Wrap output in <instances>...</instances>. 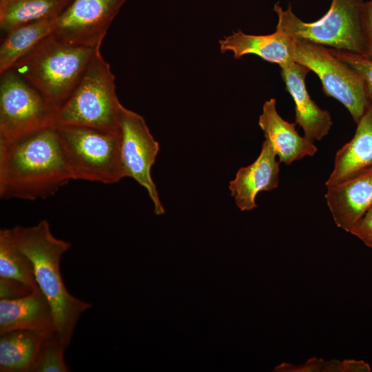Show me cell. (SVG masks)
<instances>
[{
  "label": "cell",
  "mask_w": 372,
  "mask_h": 372,
  "mask_svg": "<svg viewBox=\"0 0 372 372\" xmlns=\"http://www.w3.org/2000/svg\"><path fill=\"white\" fill-rule=\"evenodd\" d=\"M71 180L55 126L0 141L1 198H46Z\"/></svg>",
  "instance_id": "obj_1"
},
{
  "label": "cell",
  "mask_w": 372,
  "mask_h": 372,
  "mask_svg": "<svg viewBox=\"0 0 372 372\" xmlns=\"http://www.w3.org/2000/svg\"><path fill=\"white\" fill-rule=\"evenodd\" d=\"M11 230L17 245L32 263L37 283L51 306L56 333L68 348L81 315L92 306L72 296L61 277V258L72 245L56 238L46 220Z\"/></svg>",
  "instance_id": "obj_2"
},
{
  "label": "cell",
  "mask_w": 372,
  "mask_h": 372,
  "mask_svg": "<svg viewBox=\"0 0 372 372\" xmlns=\"http://www.w3.org/2000/svg\"><path fill=\"white\" fill-rule=\"evenodd\" d=\"M67 44L52 34L11 68L34 87L54 114L74 90L95 51Z\"/></svg>",
  "instance_id": "obj_3"
},
{
  "label": "cell",
  "mask_w": 372,
  "mask_h": 372,
  "mask_svg": "<svg viewBox=\"0 0 372 372\" xmlns=\"http://www.w3.org/2000/svg\"><path fill=\"white\" fill-rule=\"evenodd\" d=\"M121 105L115 76L98 48L70 96L54 114L52 125L117 130Z\"/></svg>",
  "instance_id": "obj_4"
},
{
  "label": "cell",
  "mask_w": 372,
  "mask_h": 372,
  "mask_svg": "<svg viewBox=\"0 0 372 372\" xmlns=\"http://www.w3.org/2000/svg\"><path fill=\"white\" fill-rule=\"evenodd\" d=\"M363 0H332L327 13L313 22H304L278 2L276 30L296 41L320 45L338 51L362 55L365 50L362 14Z\"/></svg>",
  "instance_id": "obj_5"
},
{
  "label": "cell",
  "mask_w": 372,
  "mask_h": 372,
  "mask_svg": "<svg viewBox=\"0 0 372 372\" xmlns=\"http://www.w3.org/2000/svg\"><path fill=\"white\" fill-rule=\"evenodd\" d=\"M54 126L59 134L72 180L113 184L125 178L118 128Z\"/></svg>",
  "instance_id": "obj_6"
},
{
  "label": "cell",
  "mask_w": 372,
  "mask_h": 372,
  "mask_svg": "<svg viewBox=\"0 0 372 372\" xmlns=\"http://www.w3.org/2000/svg\"><path fill=\"white\" fill-rule=\"evenodd\" d=\"M294 61L313 72L324 94L341 103L358 123L368 102L362 80L350 66L328 48L298 41H296Z\"/></svg>",
  "instance_id": "obj_7"
},
{
  "label": "cell",
  "mask_w": 372,
  "mask_h": 372,
  "mask_svg": "<svg viewBox=\"0 0 372 372\" xmlns=\"http://www.w3.org/2000/svg\"><path fill=\"white\" fill-rule=\"evenodd\" d=\"M0 141L51 125L54 112L13 69L0 74Z\"/></svg>",
  "instance_id": "obj_8"
},
{
  "label": "cell",
  "mask_w": 372,
  "mask_h": 372,
  "mask_svg": "<svg viewBox=\"0 0 372 372\" xmlns=\"http://www.w3.org/2000/svg\"><path fill=\"white\" fill-rule=\"evenodd\" d=\"M118 129L121 135V157L125 178H133L144 187L154 205L156 215L165 213L151 169L159 152L144 118L122 104L119 110Z\"/></svg>",
  "instance_id": "obj_9"
},
{
  "label": "cell",
  "mask_w": 372,
  "mask_h": 372,
  "mask_svg": "<svg viewBox=\"0 0 372 372\" xmlns=\"http://www.w3.org/2000/svg\"><path fill=\"white\" fill-rule=\"evenodd\" d=\"M127 0H73L56 19L52 34L67 44L101 48L107 30Z\"/></svg>",
  "instance_id": "obj_10"
},
{
  "label": "cell",
  "mask_w": 372,
  "mask_h": 372,
  "mask_svg": "<svg viewBox=\"0 0 372 372\" xmlns=\"http://www.w3.org/2000/svg\"><path fill=\"white\" fill-rule=\"evenodd\" d=\"M271 145L266 140L257 158L249 165L240 167L229 183L231 196L241 211L258 207L256 198L260 192H270L279 183L280 161Z\"/></svg>",
  "instance_id": "obj_11"
},
{
  "label": "cell",
  "mask_w": 372,
  "mask_h": 372,
  "mask_svg": "<svg viewBox=\"0 0 372 372\" xmlns=\"http://www.w3.org/2000/svg\"><path fill=\"white\" fill-rule=\"evenodd\" d=\"M280 68L286 90L295 104V123L302 128L307 138L313 142L322 140L329 134L333 122L329 112L321 109L307 90L305 79L310 70L296 61Z\"/></svg>",
  "instance_id": "obj_12"
},
{
  "label": "cell",
  "mask_w": 372,
  "mask_h": 372,
  "mask_svg": "<svg viewBox=\"0 0 372 372\" xmlns=\"http://www.w3.org/2000/svg\"><path fill=\"white\" fill-rule=\"evenodd\" d=\"M324 197L335 225L349 232L372 205V168L327 186Z\"/></svg>",
  "instance_id": "obj_13"
},
{
  "label": "cell",
  "mask_w": 372,
  "mask_h": 372,
  "mask_svg": "<svg viewBox=\"0 0 372 372\" xmlns=\"http://www.w3.org/2000/svg\"><path fill=\"white\" fill-rule=\"evenodd\" d=\"M258 125L280 163L289 165L304 157L313 156L318 151L313 141L299 134L296 123L285 121L278 114L274 98L264 103Z\"/></svg>",
  "instance_id": "obj_14"
},
{
  "label": "cell",
  "mask_w": 372,
  "mask_h": 372,
  "mask_svg": "<svg viewBox=\"0 0 372 372\" xmlns=\"http://www.w3.org/2000/svg\"><path fill=\"white\" fill-rule=\"evenodd\" d=\"M17 330L56 332L51 306L41 291L17 299H0V335Z\"/></svg>",
  "instance_id": "obj_15"
},
{
  "label": "cell",
  "mask_w": 372,
  "mask_h": 372,
  "mask_svg": "<svg viewBox=\"0 0 372 372\" xmlns=\"http://www.w3.org/2000/svg\"><path fill=\"white\" fill-rule=\"evenodd\" d=\"M295 45L293 38L277 30L266 35L248 34L238 30L219 41L220 51L231 52L236 59L255 54L279 67L295 61Z\"/></svg>",
  "instance_id": "obj_16"
},
{
  "label": "cell",
  "mask_w": 372,
  "mask_h": 372,
  "mask_svg": "<svg viewBox=\"0 0 372 372\" xmlns=\"http://www.w3.org/2000/svg\"><path fill=\"white\" fill-rule=\"evenodd\" d=\"M372 168V107L369 105L357 123L353 138L335 156L333 168L325 185L342 183Z\"/></svg>",
  "instance_id": "obj_17"
},
{
  "label": "cell",
  "mask_w": 372,
  "mask_h": 372,
  "mask_svg": "<svg viewBox=\"0 0 372 372\" xmlns=\"http://www.w3.org/2000/svg\"><path fill=\"white\" fill-rule=\"evenodd\" d=\"M49 334L28 330L1 334L0 371L30 372L37 353Z\"/></svg>",
  "instance_id": "obj_18"
},
{
  "label": "cell",
  "mask_w": 372,
  "mask_h": 372,
  "mask_svg": "<svg viewBox=\"0 0 372 372\" xmlns=\"http://www.w3.org/2000/svg\"><path fill=\"white\" fill-rule=\"evenodd\" d=\"M73 0H0V28L6 33L36 21L58 17Z\"/></svg>",
  "instance_id": "obj_19"
},
{
  "label": "cell",
  "mask_w": 372,
  "mask_h": 372,
  "mask_svg": "<svg viewBox=\"0 0 372 372\" xmlns=\"http://www.w3.org/2000/svg\"><path fill=\"white\" fill-rule=\"evenodd\" d=\"M56 18L28 23L7 32L0 47V74L11 69L22 56L50 34Z\"/></svg>",
  "instance_id": "obj_20"
},
{
  "label": "cell",
  "mask_w": 372,
  "mask_h": 372,
  "mask_svg": "<svg viewBox=\"0 0 372 372\" xmlns=\"http://www.w3.org/2000/svg\"><path fill=\"white\" fill-rule=\"evenodd\" d=\"M0 278L17 280L33 291H41L32 263L17 245L11 228L0 230Z\"/></svg>",
  "instance_id": "obj_21"
},
{
  "label": "cell",
  "mask_w": 372,
  "mask_h": 372,
  "mask_svg": "<svg viewBox=\"0 0 372 372\" xmlns=\"http://www.w3.org/2000/svg\"><path fill=\"white\" fill-rule=\"evenodd\" d=\"M66 349L56 332L48 335L37 353L30 372L70 371L64 360Z\"/></svg>",
  "instance_id": "obj_22"
},
{
  "label": "cell",
  "mask_w": 372,
  "mask_h": 372,
  "mask_svg": "<svg viewBox=\"0 0 372 372\" xmlns=\"http://www.w3.org/2000/svg\"><path fill=\"white\" fill-rule=\"evenodd\" d=\"M337 58L350 66L362 80L369 105L372 107V61L361 55L329 48Z\"/></svg>",
  "instance_id": "obj_23"
},
{
  "label": "cell",
  "mask_w": 372,
  "mask_h": 372,
  "mask_svg": "<svg viewBox=\"0 0 372 372\" xmlns=\"http://www.w3.org/2000/svg\"><path fill=\"white\" fill-rule=\"evenodd\" d=\"M276 371H325L340 372L341 361L332 360L326 361L321 358H312L309 359L302 365H295L289 363H282L276 367Z\"/></svg>",
  "instance_id": "obj_24"
},
{
  "label": "cell",
  "mask_w": 372,
  "mask_h": 372,
  "mask_svg": "<svg viewBox=\"0 0 372 372\" xmlns=\"http://www.w3.org/2000/svg\"><path fill=\"white\" fill-rule=\"evenodd\" d=\"M33 291L17 280L0 278V299L13 300L24 297Z\"/></svg>",
  "instance_id": "obj_25"
},
{
  "label": "cell",
  "mask_w": 372,
  "mask_h": 372,
  "mask_svg": "<svg viewBox=\"0 0 372 372\" xmlns=\"http://www.w3.org/2000/svg\"><path fill=\"white\" fill-rule=\"evenodd\" d=\"M349 233L372 249V205L355 223Z\"/></svg>",
  "instance_id": "obj_26"
},
{
  "label": "cell",
  "mask_w": 372,
  "mask_h": 372,
  "mask_svg": "<svg viewBox=\"0 0 372 372\" xmlns=\"http://www.w3.org/2000/svg\"><path fill=\"white\" fill-rule=\"evenodd\" d=\"M365 50L362 56L372 61V0L364 3L362 14Z\"/></svg>",
  "instance_id": "obj_27"
},
{
  "label": "cell",
  "mask_w": 372,
  "mask_h": 372,
  "mask_svg": "<svg viewBox=\"0 0 372 372\" xmlns=\"http://www.w3.org/2000/svg\"><path fill=\"white\" fill-rule=\"evenodd\" d=\"M369 364L363 360L347 359L341 361V372H369Z\"/></svg>",
  "instance_id": "obj_28"
}]
</instances>
